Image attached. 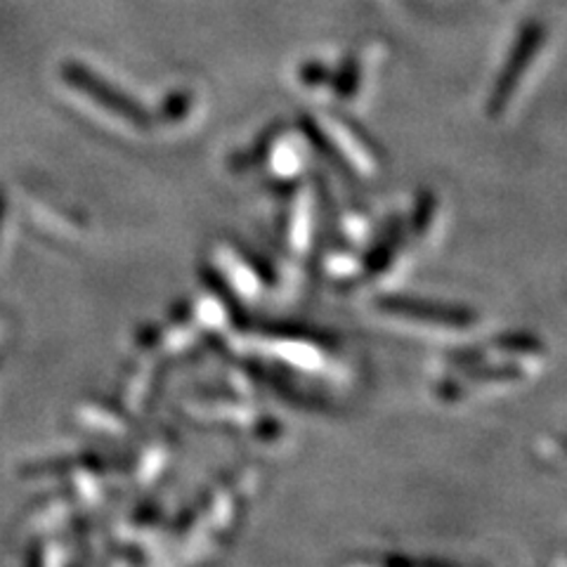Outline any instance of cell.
Masks as SVG:
<instances>
[{
    "instance_id": "obj_1",
    "label": "cell",
    "mask_w": 567,
    "mask_h": 567,
    "mask_svg": "<svg viewBox=\"0 0 567 567\" xmlns=\"http://www.w3.org/2000/svg\"><path fill=\"white\" fill-rule=\"evenodd\" d=\"M546 41V29L542 22L529 20L523 24V29L516 35V43H513L508 60L499 71V79H496L492 95H489V116H499L506 104L513 100V93L518 91L523 81V74L537 60L539 50Z\"/></svg>"
},
{
    "instance_id": "obj_2",
    "label": "cell",
    "mask_w": 567,
    "mask_h": 567,
    "mask_svg": "<svg viewBox=\"0 0 567 567\" xmlns=\"http://www.w3.org/2000/svg\"><path fill=\"white\" fill-rule=\"evenodd\" d=\"M62 79L76 91L85 93L91 100H95L100 106H104L106 112H112L121 118H126L128 123H135V126H147L150 114L145 106H142L137 100L126 95L116 87L114 83L104 81L100 74H95L93 69H87L85 64L79 62H66L62 66Z\"/></svg>"
},
{
    "instance_id": "obj_3",
    "label": "cell",
    "mask_w": 567,
    "mask_h": 567,
    "mask_svg": "<svg viewBox=\"0 0 567 567\" xmlns=\"http://www.w3.org/2000/svg\"><path fill=\"white\" fill-rule=\"evenodd\" d=\"M329 83L333 85V91L339 93V97H343V100H350V97L358 95V91L362 87V60L354 58V55H348L341 62L339 71L331 74Z\"/></svg>"
},
{
    "instance_id": "obj_4",
    "label": "cell",
    "mask_w": 567,
    "mask_h": 567,
    "mask_svg": "<svg viewBox=\"0 0 567 567\" xmlns=\"http://www.w3.org/2000/svg\"><path fill=\"white\" fill-rule=\"evenodd\" d=\"M300 81L308 85H319V83H329L331 81V69L322 62H308L300 66Z\"/></svg>"
},
{
    "instance_id": "obj_5",
    "label": "cell",
    "mask_w": 567,
    "mask_h": 567,
    "mask_svg": "<svg viewBox=\"0 0 567 567\" xmlns=\"http://www.w3.org/2000/svg\"><path fill=\"white\" fill-rule=\"evenodd\" d=\"M6 208H8V197H6V189L0 187V223L6 218Z\"/></svg>"
}]
</instances>
